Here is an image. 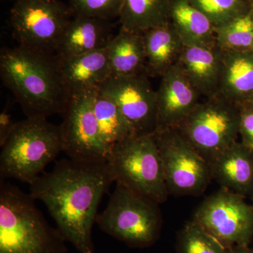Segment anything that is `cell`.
Wrapping results in <instances>:
<instances>
[{
	"mask_svg": "<svg viewBox=\"0 0 253 253\" xmlns=\"http://www.w3.org/2000/svg\"><path fill=\"white\" fill-rule=\"evenodd\" d=\"M73 16L112 20L119 17L123 0H68Z\"/></svg>",
	"mask_w": 253,
	"mask_h": 253,
	"instance_id": "cell-27",
	"label": "cell"
},
{
	"mask_svg": "<svg viewBox=\"0 0 253 253\" xmlns=\"http://www.w3.org/2000/svg\"><path fill=\"white\" fill-rule=\"evenodd\" d=\"M98 91L117 105L134 135H150L156 132L157 93L147 75L111 76Z\"/></svg>",
	"mask_w": 253,
	"mask_h": 253,
	"instance_id": "cell-12",
	"label": "cell"
},
{
	"mask_svg": "<svg viewBox=\"0 0 253 253\" xmlns=\"http://www.w3.org/2000/svg\"><path fill=\"white\" fill-rule=\"evenodd\" d=\"M172 0H123L119 15L121 27L144 33L169 22Z\"/></svg>",
	"mask_w": 253,
	"mask_h": 253,
	"instance_id": "cell-22",
	"label": "cell"
},
{
	"mask_svg": "<svg viewBox=\"0 0 253 253\" xmlns=\"http://www.w3.org/2000/svg\"><path fill=\"white\" fill-rule=\"evenodd\" d=\"M161 78L159 87L156 91V131L177 128L201 102V97L178 63Z\"/></svg>",
	"mask_w": 253,
	"mask_h": 253,
	"instance_id": "cell-13",
	"label": "cell"
},
{
	"mask_svg": "<svg viewBox=\"0 0 253 253\" xmlns=\"http://www.w3.org/2000/svg\"><path fill=\"white\" fill-rule=\"evenodd\" d=\"M221 189L203 201L194 219L225 247L249 246L253 238V206Z\"/></svg>",
	"mask_w": 253,
	"mask_h": 253,
	"instance_id": "cell-10",
	"label": "cell"
},
{
	"mask_svg": "<svg viewBox=\"0 0 253 253\" xmlns=\"http://www.w3.org/2000/svg\"><path fill=\"white\" fill-rule=\"evenodd\" d=\"M223 55L217 44L184 45L178 64L193 85L206 99L217 94Z\"/></svg>",
	"mask_w": 253,
	"mask_h": 253,
	"instance_id": "cell-15",
	"label": "cell"
},
{
	"mask_svg": "<svg viewBox=\"0 0 253 253\" xmlns=\"http://www.w3.org/2000/svg\"><path fill=\"white\" fill-rule=\"evenodd\" d=\"M0 76L27 118H47L66 111L71 95L61 78L55 55L20 46L3 48Z\"/></svg>",
	"mask_w": 253,
	"mask_h": 253,
	"instance_id": "cell-2",
	"label": "cell"
},
{
	"mask_svg": "<svg viewBox=\"0 0 253 253\" xmlns=\"http://www.w3.org/2000/svg\"><path fill=\"white\" fill-rule=\"evenodd\" d=\"M147 76H161L179 61L184 42L170 21L143 33Z\"/></svg>",
	"mask_w": 253,
	"mask_h": 253,
	"instance_id": "cell-19",
	"label": "cell"
},
{
	"mask_svg": "<svg viewBox=\"0 0 253 253\" xmlns=\"http://www.w3.org/2000/svg\"><path fill=\"white\" fill-rule=\"evenodd\" d=\"M225 253H253L249 246H233L226 247Z\"/></svg>",
	"mask_w": 253,
	"mask_h": 253,
	"instance_id": "cell-30",
	"label": "cell"
},
{
	"mask_svg": "<svg viewBox=\"0 0 253 253\" xmlns=\"http://www.w3.org/2000/svg\"><path fill=\"white\" fill-rule=\"evenodd\" d=\"M253 94V51L224 52L216 96L237 105Z\"/></svg>",
	"mask_w": 253,
	"mask_h": 253,
	"instance_id": "cell-18",
	"label": "cell"
},
{
	"mask_svg": "<svg viewBox=\"0 0 253 253\" xmlns=\"http://www.w3.org/2000/svg\"><path fill=\"white\" fill-rule=\"evenodd\" d=\"M169 20L184 45L216 44L215 27L188 0H172Z\"/></svg>",
	"mask_w": 253,
	"mask_h": 253,
	"instance_id": "cell-21",
	"label": "cell"
},
{
	"mask_svg": "<svg viewBox=\"0 0 253 253\" xmlns=\"http://www.w3.org/2000/svg\"><path fill=\"white\" fill-rule=\"evenodd\" d=\"M251 198H252V202H253V190H252V191H251Z\"/></svg>",
	"mask_w": 253,
	"mask_h": 253,
	"instance_id": "cell-32",
	"label": "cell"
},
{
	"mask_svg": "<svg viewBox=\"0 0 253 253\" xmlns=\"http://www.w3.org/2000/svg\"><path fill=\"white\" fill-rule=\"evenodd\" d=\"M216 44L224 52L253 51V9L215 28Z\"/></svg>",
	"mask_w": 253,
	"mask_h": 253,
	"instance_id": "cell-24",
	"label": "cell"
},
{
	"mask_svg": "<svg viewBox=\"0 0 253 253\" xmlns=\"http://www.w3.org/2000/svg\"><path fill=\"white\" fill-rule=\"evenodd\" d=\"M158 203L117 184L96 223L106 234L132 248L149 247L159 239L163 219Z\"/></svg>",
	"mask_w": 253,
	"mask_h": 253,
	"instance_id": "cell-6",
	"label": "cell"
},
{
	"mask_svg": "<svg viewBox=\"0 0 253 253\" xmlns=\"http://www.w3.org/2000/svg\"><path fill=\"white\" fill-rule=\"evenodd\" d=\"M56 57L70 95L97 91L111 76L106 47L72 57Z\"/></svg>",
	"mask_w": 253,
	"mask_h": 253,
	"instance_id": "cell-14",
	"label": "cell"
},
{
	"mask_svg": "<svg viewBox=\"0 0 253 253\" xmlns=\"http://www.w3.org/2000/svg\"><path fill=\"white\" fill-rule=\"evenodd\" d=\"M169 194L199 195L212 180L209 164L176 129L154 134Z\"/></svg>",
	"mask_w": 253,
	"mask_h": 253,
	"instance_id": "cell-9",
	"label": "cell"
},
{
	"mask_svg": "<svg viewBox=\"0 0 253 253\" xmlns=\"http://www.w3.org/2000/svg\"><path fill=\"white\" fill-rule=\"evenodd\" d=\"M73 17L61 0H18L10 11V25L18 46L56 54L65 30Z\"/></svg>",
	"mask_w": 253,
	"mask_h": 253,
	"instance_id": "cell-8",
	"label": "cell"
},
{
	"mask_svg": "<svg viewBox=\"0 0 253 253\" xmlns=\"http://www.w3.org/2000/svg\"><path fill=\"white\" fill-rule=\"evenodd\" d=\"M35 201L0 181V253H68L67 241L49 225Z\"/></svg>",
	"mask_w": 253,
	"mask_h": 253,
	"instance_id": "cell-3",
	"label": "cell"
},
{
	"mask_svg": "<svg viewBox=\"0 0 253 253\" xmlns=\"http://www.w3.org/2000/svg\"><path fill=\"white\" fill-rule=\"evenodd\" d=\"M217 28L247 14L253 4L246 0H188Z\"/></svg>",
	"mask_w": 253,
	"mask_h": 253,
	"instance_id": "cell-26",
	"label": "cell"
},
{
	"mask_svg": "<svg viewBox=\"0 0 253 253\" xmlns=\"http://www.w3.org/2000/svg\"><path fill=\"white\" fill-rule=\"evenodd\" d=\"M11 115V103L7 101L0 114V146L2 147L16 126Z\"/></svg>",
	"mask_w": 253,
	"mask_h": 253,
	"instance_id": "cell-29",
	"label": "cell"
},
{
	"mask_svg": "<svg viewBox=\"0 0 253 253\" xmlns=\"http://www.w3.org/2000/svg\"><path fill=\"white\" fill-rule=\"evenodd\" d=\"M239 136L241 142L253 151V106L248 103L240 106Z\"/></svg>",
	"mask_w": 253,
	"mask_h": 253,
	"instance_id": "cell-28",
	"label": "cell"
},
{
	"mask_svg": "<svg viewBox=\"0 0 253 253\" xmlns=\"http://www.w3.org/2000/svg\"><path fill=\"white\" fill-rule=\"evenodd\" d=\"M177 253H225L220 241L192 219L179 231L176 238Z\"/></svg>",
	"mask_w": 253,
	"mask_h": 253,
	"instance_id": "cell-25",
	"label": "cell"
},
{
	"mask_svg": "<svg viewBox=\"0 0 253 253\" xmlns=\"http://www.w3.org/2000/svg\"><path fill=\"white\" fill-rule=\"evenodd\" d=\"M114 36L111 20L73 16L63 33L55 56L72 57L104 49Z\"/></svg>",
	"mask_w": 253,
	"mask_h": 253,
	"instance_id": "cell-16",
	"label": "cell"
},
{
	"mask_svg": "<svg viewBox=\"0 0 253 253\" xmlns=\"http://www.w3.org/2000/svg\"><path fill=\"white\" fill-rule=\"evenodd\" d=\"M111 76L146 74L143 33L121 28L106 46ZM147 75V74H146Z\"/></svg>",
	"mask_w": 253,
	"mask_h": 253,
	"instance_id": "cell-20",
	"label": "cell"
},
{
	"mask_svg": "<svg viewBox=\"0 0 253 253\" xmlns=\"http://www.w3.org/2000/svg\"><path fill=\"white\" fill-rule=\"evenodd\" d=\"M93 109L101 136L110 147L134 135L132 128L117 105L98 90L94 93Z\"/></svg>",
	"mask_w": 253,
	"mask_h": 253,
	"instance_id": "cell-23",
	"label": "cell"
},
{
	"mask_svg": "<svg viewBox=\"0 0 253 253\" xmlns=\"http://www.w3.org/2000/svg\"><path fill=\"white\" fill-rule=\"evenodd\" d=\"M246 1H249V2H251V4H253V0H246Z\"/></svg>",
	"mask_w": 253,
	"mask_h": 253,
	"instance_id": "cell-33",
	"label": "cell"
},
{
	"mask_svg": "<svg viewBox=\"0 0 253 253\" xmlns=\"http://www.w3.org/2000/svg\"><path fill=\"white\" fill-rule=\"evenodd\" d=\"M114 182L107 161L63 159L30 184L57 229L80 253H94L91 231L101 198Z\"/></svg>",
	"mask_w": 253,
	"mask_h": 253,
	"instance_id": "cell-1",
	"label": "cell"
},
{
	"mask_svg": "<svg viewBox=\"0 0 253 253\" xmlns=\"http://www.w3.org/2000/svg\"><path fill=\"white\" fill-rule=\"evenodd\" d=\"M212 179L221 189L243 197L253 187V151L236 141L210 163Z\"/></svg>",
	"mask_w": 253,
	"mask_h": 253,
	"instance_id": "cell-17",
	"label": "cell"
},
{
	"mask_svg": "<svg viewBox=\"0 0 253 253\" xmlns=\"http://www.w3.org/2000/svg\"><path fill=\"white\" fill-rule=\"evenodd\" d=\"M240 106L218 97L196 106L176 128L210 164L239 136Z\"/></svg>",
	"mask_w": 253,
	"mask_h": 253,
	"instance_id": "cell-7",
	"label": "cell"
},
{
	"mask_svg": "<svg viewBox=\"0 0 253 253\" xmlns=\"http://www.w3.org/2000/svg\"><path fill=\"white\" fill-rule=\"evenodd\" d=\"M107 164L116 184L158 204L167 201L169 194L154 134L132 135L113 145Z\"/></svg>",
	"mask_w": 253,
	"mask_h": 253,
	"instance_id": "cell-5",
	"label": "cell"
},
{
	"mask_svg": "<svg viewBox=\"0 0 253 253\" xmlns=\"http://www.w3.org/2000/svg\"><path fill=\"white\" fill-rule=\"evenodd\" d=\"M95 91L71 95L60 126L63 152L81 161H107L111 148L104 142L93 109Z\"/></svg>",
	"mask_w": 253,
	"mask_h": 253,
	"instance_id": "cell-11",
	"label": "cell"
},
{
	"mask_svg": "<svg viewBox=\"0 0 253 253\" xmlns=\"http://www.w3.org/2000/svg\"><path fill=\"white\" fill-rule=\"evenodd\" d=\"M247 103L248 104L253 105V94L252 95V96H251V97L250 98V99L249 100V101H248Z\"/></svg>",
	"mask_w": 253,
	"mask_h": 253,
	"instance_id": "cell-31",
	"label": "cell"
},
{
	"mask_svg": "<svg viewBox=\"0 0 253 253\" xmlns=\"http://www.w3.org/2000/svg\"><path fill=\"white\" fill-rule=\"evenodd\" d=\"M1 148V180L16 179L31 184L63 152L60 126L46 118H27L16 123Z\"/></svg>",
	"mask_w": 253,
	"mask_h": 253,
	"instance_id": "cell-4",
	"label": "cell"
},
{
	"mask_svg": "<svg viewBox=\"0 0 253 253\" xmlns=\"http://www.w3.org/2000/svg\"><path fill=\"white\" fill-rule=\"evenodd\" d=\"M9 1H14V2H15V1H18V0H9Z\"/></svg>",
	"mask_w": 253,
	"mask_h": 253,
	"instance_id": "cell-34",
	"label": "cell"
}]
</instances>
